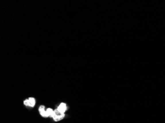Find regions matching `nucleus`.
I'll return each instance as SVG.
<instances>
[{
  "mask_svg": "<svg viewBox=\"0 0 165 123\" xmlns=\"http://www.w3.org/2000/svg\"><path fill=\"white\" fill-rule=\"evenodd\" d=\"M64 117H65V114L60 112L57 109H55L54 110L53 118L55 121H59L63 119L64 118Z\"/></svg>",
  "mask_w": 165,
  "mask_h": 123,
  "instance_id": "nucleus-1",
  "label": "nucleus"
},
{
  "mask_svg": "<svg viewBox=\"0 0 165 123\" xmlns=\"http://www.w3.org/2000/svg\"><path fill=\"white\" fill-rule=\"evenodd\" d=\"M57 109L61 113H64L66 110H67L66 104H65L64 102L61 103Z\"/></svg>",
  "mask_w": 165,
  "mask_h": 123,
  "instance_id": "nucleus-4",
  "label": "nucleus"
},
{
  "mask_svg": "<svg viewBox=\"0 0 165 123\" xmlns=\"http://www.w3.org/2000/svg\"><path fill=\"white\" fill-rule=\"evenodd\" d=\"M45 109V107L44 106H41L39 108V111L40 114L41 115V116H42L44 118H46L49 117V115L48 114V112H46V111L44 110Z\"/></svg>",
  "mask_w": 165,
  "mask_h": 123,
  "instance_id": "nucleus-3",
  "label": "nucleus"
},
{
  "mask_svg": "<svg viewBox=\"0 0 165 123\" xmlns=\"http://www.w3.org/2000/svg\"><path fill=\"white\" fill-rule=\"evenodd\" d=\"M46 112H48V114L49 115V117H51L53 118V113H54V110L53 109L51 108H48L46 109Z\"/></svg>",
  "mask_w": 165,
  "mask_h": 123,
  "instance_id": "nucleus-5",
  "label": "nucleus"
},
{
  "mask_svg": "<svg viewBox=\"0 0 165 123\" xmlns=\"http://www.w3.org/2000/svg\"><path fill=\"white\" fill-rule=\"evenodd\" d=\"M24 104L26 106H29V107H33L35 105L36 100L35 98L30 97L28 99H26L24 101Z\"/></svg>",
  "mask_w": 165,
  "mask_h": 123,
  "instance_id": "nucleus-2",
  "label": "nucleus"
}]
</instances>
